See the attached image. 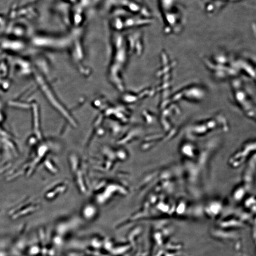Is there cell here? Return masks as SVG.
<instances>
[{
  "instance_id": "1",
  "label": "cell",
  "mask_w": 256,
  "mask_h": 256,
  "mask_svg": "<svg viewBox=\"0 0 256 256\" xmlns=\"http://www.w3.org/2000/svg\"><path fill=\"white\" fill-rule=\"evenodd\" d=\"M222 133L186 131L179 151L181 172L190 196H200L211 158L219 147Z\"/></svg>"
},
{
  "instance_id": "2",
  "label": "cell",
  "mask_w": 256,
  "mask_h": 256,
  "mask_svg": "<svg viewBox=\"0 0 256 256\" xmlns=\"http://www.w3.org/2000/svg\"><path fill=\"white\" fill-rule=\"evenodd\" d=\"M255 156V140H248L229 157V166L233 168L239 167L246 162H248Z\"/></svg>"
}]
</instances>
